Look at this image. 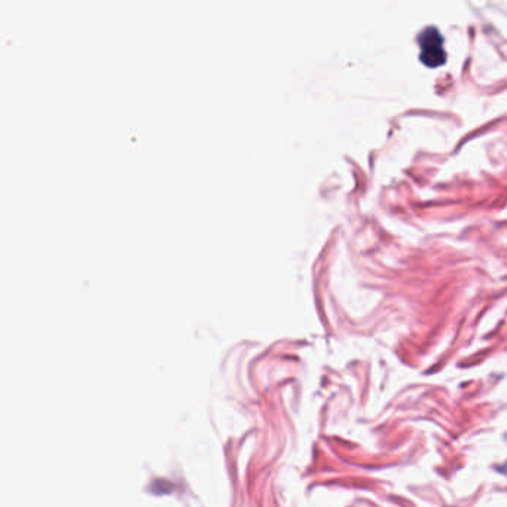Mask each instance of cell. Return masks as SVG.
Wrapping results in <instances>:
<instances>
[{
	"mask_svg": "<svg viewBox=\"0 0 507 507\" xmlns=\"http://www.w3.org/2000/svg\"><path fill=\"white\" fill-rule=\"evenodd\" d=\"M443 44L445 39L438 27H426L418 36L421 63L431 68L443 66L446 63V51Z\"/></svg>",
	"mask_w": 507,
	"mask_h": 507,
	"instance_id": "1",
	"label": "cell"
}]
</instances>
